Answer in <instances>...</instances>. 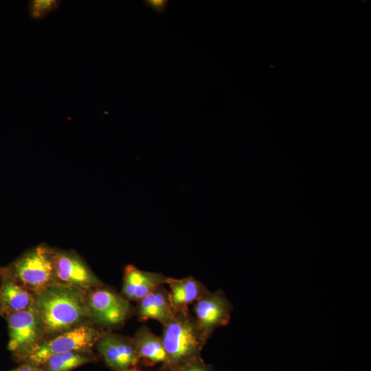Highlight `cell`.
Returning <instances> with one entry per match:
<instances>
[{"label":"cell","instance_id":"obj_10","mask_svg":"<svg viewBox=\"0 0 371 371\" xmlns=\"http://www.w3.org/2000/svg\"><path fill=\"white\" fill-rule=\"evenodd\" d=\"M168 278L161 273L143 271L128 265L124 270L121 294L129 302H137L157 288L166 285Z\"/></svg>","mask_w":371,"mask_h":371},{"label":"cell","instance_id":"obj_5","mask_svg":"<svg viewBox=\"0 0 371 371\" xmlns=\"http://www.w3.org/2000/svg\"><path fill=\"white\" fill-rule=\"evenodd\" d=\"M91 321L105 328H115L124 324L134 310L122 294L103 286L86 292Z\"/></svg>","mask_w":371,"mask_h":371},{"label":"cell","instance_id":"obj_12","mask_svg":"<svg viewBox=\"0 0 371 371\" xmlns=\"http://www.w3.org/2000/svg\"><path fill=\"white\" fill-rule=\"evenodd\" d=\"M137 302L134 312L141 322L156 320L164 326L175 315L168 290L164 286L157 288Z\"/></svg>","mask_w":371,"mask_h":371},{"label":"cell","instance_id":"obj_11","mask_svg":"<svg viewBox=\"0 0 371 371\" xmlns=\"http://www.w3.org/2000/svg\"><path fill=\"white\" fill-rule=\"evenodd\" d=\"M35 295L26 289L1 267L0 316H7L34 306Z\"/></svg>","mask_w":371,"mask_h":371},{"label":"cell","instance_id":"obj_7","mask_svg":"<svg viewBox=\"0 0 371 371\" xmlns=\"http://www.w3.org/2000/svg\"><path fill=\"white\" fill-rule=\"evenodd\" d=\"M233 306L221 290L209 291L193 303L192 315L203 335L209 339L218 328L228 324Z\"/></svg>","mask_w":371,"mask_h":371},{"label":"cell","instance_id":"obj_8","mask_svg":"<svg viewBox=\"0 0 371 371\" xmlns=\"http://www.w3.org/2000/svg\"><path fill=\"white\" fill-rule=\"evenodd\" d=\"M56 281L83 291L103 286L82 258L72 252L54 250Z\"/></svg>","mask_w":371,"mask_h":371},{"label":"cell","instance_id":"obj_3","mask_svg":"<svg viewBox=\"0 0 371 371\" xmlns=\"http://www.w3.org/2000/svg\"><path fill=\"white\" fill-rule=\"evenodd\" d=\"M104 330L89 322L62 333L44 339L19 361L23 363L41 366L50 357L70 352H92V349Z\"/></svg>","mask_w":371,"mask_h":371},{"label":"cell","instance_id":"obj_15","mask_svg":"<svg viewBox=\"0 0 371 371\" xmlns=\"http://www.w3.org/2000/svg\"><path fill=\"white\" fill-rule=\"evenodd\" d=\"M95 360L92 352H70L49 357L41 367L45 371H71Z\"/></svg>","mask_w":371,"mask_h":371},{"label":"cell","instance_id":"obj_17","mask_svg":"<svg viewBox=\"0 0 371 371\" xmlns=\"http://www.w3.org/2000/svg\"><path fill=\"white\" fill-rule=\"evenodd\" d=\"M169 371H214L213 367L205 362L201 356L192 359Z\"/></svg>","mask_w":371,"mask_h":371},{"label":"cell","instance_id":"obj_6","mask_svg":"<svg viewBox=\"0 0 371 371\" xmlns=\"http://www.w3.org/2000/svg\"><path fill=\"white\" fill-rule=\"evenodd\" d=\"M5 319L9 336L8 349L18 360L45 339L43 326L34 306Z\"/></svg>","mask_w":371,"mask_h":371},{"label":"cell","instance_id":"obj_21","mask_svg":"<svg viewBox=\"0 0 371 371\" xmlns=\"http://www.w3.org/2000/svg\"><path fill=\"white\" fill-rule=\"evenodd\" d=\"M1 267H0V286H1Z\"/></svg>","mask_w":371,"mask_h":371},{"label":"cell","instance_id":"obj_19","mask_svg":"<svg viewBox=\"0 0 371 371\" xmlns=\"http://www.w3.org/2000/svg\"><path fill=\"white\" fill-rule=\"evenodd\" d=\"M10 371H45L41 366L23 363L21 366Z\"/></svg>","mask_w":371,"mask_h":371},{"label":"cell","instance_id":"obj_2","mask_svg":"<svg viewBox=\"0 0 371 371\" xmlns=\"http://www.w3.org/2000/svg\"><path fill=\"white\" fill-rule=\"evenodd\" d=\"M161 339L166 360L160 371H169L200 357L208 340L199 328L190 310L176 313L173 319L163 326Z\"/></svg>","mask_w":371,"mask_h":371},{"label":"cell","instance_id":"obj_9","mask_svg":"<svg viewBox=\"0 0 371 371\" xmlns=\"http://www.w3.org/2000/svg\"><path fill=\"white\" fill-rule=\"evenodd\" d=\"M95 346L106 364L115 371L136 367L139 362L131 337L104 331Z\"/></svg>","mask_w":371,"mask_h":371},{"label":"cell","instance_id":"obj_4","mask_svg":"<svg viewBox=\"0 0 371 371\" xmlns=\"http://www.w3.org/2000/svg\"><path fill=\"white\" fill-rule=\"evenodd\" d=\"M4 268L13 279L34 294L56 282L54 249L47 246L39 245L27 251Z\"/></svg>","mask_w":371,"mask_h":371},{"label":"cell","instance_id":"obj_18","mask_svg":"<svg viewBox=\"0 0 371 371\" xmlns=\"http://www.w3.org/2000/svg\"><path fill=\"white\" fill-rule=\"evenodd\" d=\"M143 2L159 15H161L166 10L168 4V0H144Z\"/></svg>","mask_w":371,"mask_h":371},{"label":"cell","instance_id":"obj_13","mask_svg":"<svg viewBox=\"0 0 371 371\" xmlns=\"http://www.w3.org/2000/svg\"><path fill=\"white\" fill-rule=\"evenodd\" d=\"M168 295L175 313L189 311L188 306L210 291L192 276L181 279L168 278Z\"/></svg>","mask_w":371,"mask_h":371},{"label":"cell","instance_id":"obj_16","mask_svg":"<svg viewBox=\"0 0 371 371\" xmlns=\"http://www.w3.org/2000/svg\"><path fill=\"white\" fill-rule=\"evenodd\" d=\"M59 0H32L27 3L30 16L34 21L43 20L60 5Z\"/></svg>","mask_w":371,"mask_h":371},{"label":"cell","instance_id":"obj_14","mask_svg":"<svg viewBox=\"0 0 371 371\" xmlns=\"http://www.w3.org/2000/svg\"><path fill=\"white\" fill-rule=\"evenodd\" d=\"M137 357L146 366H154L166 360V354L161 337L147 326L140 327L132 338Z\"/></svg>","mask_w":371,"mask_h":371},{"label":"cell","instance_id":"obj_1","mask_svg":"<svg viewBox=\"0 0 371 371\" xmlns=\"http://www.w3.org/2000/svg\"><path fill=\"white\" fill-rule=\"evenodd\" d=\"M34 295L45 339L91 321L85 291L56 282Z\"/></svg>","mask_w":371,"mask_h":371},{"label":"cell","instance_id":"obj_20","mask_svg":"<svg viewBox=\"0 0 371 371\" xmlns=\"http://www.w3.org/2000/svg\"><path fill=\"white\" fill-rule=\"evenodd\" d=\"M124 371H140V370H137L135 367H134V368L127 369V370H126Z\"/></svg>","mask_w":371,"mask_h":371}]
</instances>
